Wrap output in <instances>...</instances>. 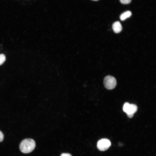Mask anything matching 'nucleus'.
Wrapping results in <instances>:
<instances>
[{
    "mask_svg": "<svg viewBox=\"0 0 156 156\" xmlns=\"http://www.w3.org/2000/svg\"><path fill=\"white\" fill-rule=\"evenodd\" d=\"M35 146L36 143L34 140L31 138H27L21 141L19 145V148L22 153H28L31 152L35 148Z\"/></svg>",
    "mask_w": 156,
    "mask_h": 156,
    "instance_id": "f257e3e1",
    "label": "nucleus"
},
{
    "mask_svg": "<svg viewBox=\"0 0 156 156\" xmlns=\"http://www.w3.org/2000/svg\"><path fill=\"white\" fill-rule=\"evenodd\" d=\"M103 83L106 88L108 90H112L116 86V79L113 76L108 75L105 77Z\"/></svg>",
    "mask_w": 156,
    "mask_h": 156,
    "instance_id": "f03ea898",
    "label": "nucleus"
},
{
    "mask_svg": "<svg viewBox=\"0 0 156 156\" xmlns=\"http://www.w3.org/2000/svg\"><path fill=\"white\" fill-rule=\"evenodd\" d=\"M110 141L106 138L99 140L97 143V147L98 149L101 151H104L107 150L111 146Z\"/></svg>",
    "mask_w": 156,
    "mask_h": 156,
    "instance_id": "7ed1b4c3",
    "label": "nucleus"
},
{
    "mask_svg": "<svg viewBox=\"0 0 156 156\" xmlns=\"http://www.w3.org/2000/svg\"><path fill=\"white\" fill-rule=\"evenodd\" d=\"M114 32L116 33L120 32L122 30V26L120 22L117 21L115 22L112 26Z\"/></svg>",
    "mask_w": 156,
    "mask_h": 156,
    "instance_id": "20e7f679",
    "label": "nucleus"
},
{
    "mask_svg": "<svg viewBox=\"0 0 156 156\" xmlns=\"http://www.w3.org/2000/svg\"><path fill=\"white\" fill-rule=\"evenodd\" d=\"M137 109L138 107L136 105L133 104H130L129 110L127 114H134L137 112Z\"/></svg>",
    "mask_w": 156,
    "mask_h": 156,
    "instance_id": "39448f33",
    "label": "nucleus"
},
{
    "mask_svg": "<svg viewBox=\"0 0 156 156\" xmlns=\"http://www.w3.org/2000/svg\"><path fill=\"white\" fill-rule=\"evenodd\" d=\"M131 15V13L129 11H127L124 12L120 16V19L121 21H124L128 18L130 17Z\"/></svg>",
    "mask_w": 156,
    "mask_h": 156,
    "instance_id": "423d86ee",
    "label": "nucleus"
},
{
    "mask_svg": "<svg viewBox=\"0 0 156 156\" xmlns=\"http://www.w3.org/2000/svg\"><path fill=\"white\" fill-rule=\"evenodd\" d=\"M130 104L127 102H126L124 103L123 107V111L126 113L128 112L129 109Z\"/></svg>",
    "mask_w": 156,
    "mask_h": 156,
    "instance_id": "0eeeda50",
    "label": "nucleus"
},
{
    "mask_svg": "<svg viewBox=\"0 0 156 156\" xmlns=\"http://www.w3.org/2000/svg\"><path fill=\"white\" fill-rule=\"evenodd\" d=\"M5 60V57L3 54H0V65H2Z\"/></svg>",
    "mask_w": 156,
    "mask_h": 156,
    "instance_id": "6e6552de",
    "label": "nucleus"
},
{
    "mask_svg": "<svg viewBox=\"0 0 156 156\" xmlns=\"http://www.w3.org/2000/svg\"><path fill=\"white\" fill-rule=\"evenodd\" d=\"M120 2L123 4H128L130 3L131 0H120Z\"/></svg>",
    "mask_w": 156,
    "mask_h": 156,
    "instance_id": "1a4fd4ad",
    "label": "nucleus"
},
{
    "mask_svg": "<svg viewBox=\"0 0 156 156\" xmlns=\"http://www.w3.org/2000/svg\"><path fill=\"white\" fill-rule=\"evenodd\" d=\"M4 139V135L2 132L0 131V142H2Z\"/></svg>",
    "mask_w": 156,
    "mask_h": 156,
    "instance_id": "9d476101",
    "label": "nucleus"
},
{
    "mask_svg": "<svg viewBox=\"0 0 156 156\" xmlns=\"http://www.w3.org/2000/svg\"><path fill=\"white\" fill-rule=\"evenodd\" d=\"M60 156H72V155L68 153H62L61 154Z\"/></svg>",
    "mask_w": 156,
    "mask_h": 156,
    "instance_id": "9b49d317",
    "label": "nucleus"
},
{
    "mask_svg": "<svg viewBox=\"0 0 156 156\" xmlns=\"http://www.w3.org/2000/svg\"><path fill=\"white\" fill-rule=\"evenodd\" d=\"M134 114H127L128 117L130 118H132Z\"/></svg>",
    "mask_w": 156,
    "mask_h": 156,
    "instance_id": "f8f14e48",
    "label": "nucleus"
},
{
    "mask_svg": "<svg viewBox=\"0 0 156 156\" xmlns=\"http://www.w3.org/2000/svg\"><path fill=\"white\" fill-rule=\"evenodd\" d=\"M92 0L94 1H98V0Z\"/></svg>",
    "mask_w": 156,
    "mask_h": 156,
    "instance_id": "ddd939ff",
    "label": "nucleus"
}]
</instances>
